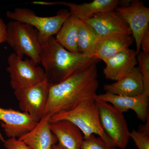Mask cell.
Wrapping results in <instances>:
<instances>
[{"label": "cell", "instance_id": "3957f363", "mask_svg": "<svg viewBox=\"0 0 149 149\" xmlns=\"http://www.w3.org/2000/svg\"><path fill=\"white\" fill-rule=\"evenodd\" d=\"M96 99L85 100L70 110L52 116L50 118V122L68 120L81 130L84 139H87L91 135L96 134L106 143L116 146L102 128L97 108L95 102Z\"/></svg>", "mask_w": 149, "mask_h": 149}, {"label": "cell", "instance_id": "52a82bcc", "mask_svg": "<svg viewBox=\"0 0 149 149\" xmlns=\"http://www.w3.org/2000/svg\"><path fill=\"white\" fill-rule=\"evenodd\" d=\"M8 63L10 83L14 91L32 87L46 79L44 69L31 59L24 60L14 53L8 56Z\"/></svg>", "mask_w": 149, "mask_h": 149}, {"label": "cell", "instance_id": "4fadbf2b", "mask_svg": "<svg viewBox=\"0 0 149 149\" xmlns=\"http://www.w3.org/2000/svg\"><path fill=\"white\" fill-rule=\"evenodd\" d=\"M120 3L118 0H94L80 4L66 2L36 1L39 5H63L68 7L70 12L81 21H85L96 14L114 10Z\"/></svg>", "mask_w": 149, "mask_h": 149}, {"label": "cell", "instance_id": "ba28073f", "mask_svg": "<svg viewBox=\"0 0 149 149\" xmlns=\"http://www.w3.org/2000/svg\"><path fill=\"white\" fill-rule=\"evenodd\" d=\"M122 5L115 10L128 25L136 44L137 55L141 52L142 37L149 28V8L139 1H120Z\"/></svg>", "mask_w": 149, "mask_h": 149}, {"label": "cell", "instance_id": "30bf717a", "mask_svg": "<svg viewBox=\"0 0 149 149\" xmlns=\"http://www.w3.org/2000/svg\"><path fill=\"white\" fill-rule=\"evenodd\" d=\"M0 123L6 136L18 139L35 127L37 122L27 113L0 107ZM0 140L5 141L0 132Z\"/></svg>", "mask_w": 149, "mask_h": 149}, {"label": "cell", "instance_id": "ac0fdd59", "mask_svg": "<svg viewBox=\"0 0 149 149\" xmlns=\"http://www.w3.org/2000/svg\"><path fill=\"white\" fill-rule=\"evenodd\" d=\"M134 41L133 36L130 35H115L100 38L96 57L104 62L121 51L129 48Z\"/></svg>", "mask_w": 149, "mask_h": 149}, {"label": "cell", "instance_id": "e0dca14e", "mask_svg": "<svg viewBox=\"0 0 149 149\" xmlns=\"http://www.w3.org/2000/svg\"><path fill=\"white\" fill-rule=\"evenodd\" d=\"M106 93L117 95L136 97L143 93V78L139 67L114 83L104 85Z\"/></svg>", "mask_w": 149, "mask_h": 149}, {"label": "cell", "instance_id": "2e32d148", "mask_svg": "<svg viewBox=\"0 0 149 149\" xmlns=\"http://www.w3.org/2000/svg\"><path fill=\"white\" fill-rule=\"evenodd\" d=\"M49 127L61 149H80L84 140L83 134L72 122L64 120L50 122Z\"/></svg>", "mask_w": 149, "mask_h": 149}, {"label": "cell", "instance_id": "6da1fadb", "mask_svg": "<svg viewBox=\"0 0 149 149\" xmlns=\"http://www.w3.org/2000/svg\"><path fill=\"white\" fill-rule=\"evenodd\" d=\"M93 63L55 85H50L44 116L68 111L80 102L97 98L99 86L97 64Z\"/></svg>", "mask_w": 149, "mask_h": 149}, {"label": "cell", "instance_id": "cb8c5ba5", "mask_svg": "<svg viewBox=\"0 0 149 149\" xmlns=\"http://www.w3.org/2000/svg\"><path fill=\"white\" fill-rule=\"evenodd\" d=\"M6 149H31L22 141L16 138H9L3 142Z\"/></svg>", "mask_w": 149, "mask_h": 149}, {"label": "cell", "instance_id": "9c48e42d", "mask_svg": "<svg viewBox=\"0 0 149 149\" xmlns=\"http://www.w3.org/2000/svg\"><path fill=\"white\" fill-rule=\"evenodd\" d=\"M50 84L47 80L32 87L14 91L19 106L36 122L44 116Z\"/></svg>", "mask_w": 149, "mask_h": 149}, {"label": "cell", "instance_id": "8992f818", "mask_svg": "<svg viewBox=\"0 0 149 149\" xmlns=\"http://www.w3.org/2000/svg\"><path fill=\"white\" fill-rule=\"evenodd\" d=\"M95 102L103 130L116 146L125 149L128 145L130 132L123 113L109 103L97 98Z\"/></svg>", "mask_w": 149, "mask_h": 149}, {"label": "cell", "instance_id": "d6986e66", "mask_svg": "<svg viewBox=\"0 0 149 149\" xmlns=\"http://www.w3.org/2000/svg\"><path fill=\"white\" fill-rule=\"evenodd\" d=\"M79 19L71 14L56 34V40L67 50L79 53L77 46Z\"/></svg>", "mask_w": 149, "mask_h": 149}, {"label": "cell", "instance_id": "4316f807", "mask_svg": "<svg viewBox=\"0 0 149 149\" xmlns=\"http://www.w3.org/2000/svg\"><path fill=\"white\" fill-rule=\"evenodd\" d=\"M52 149H61L58 146V145H57V144H56V145H54V146L53 147Z\"/></svg>", "mask_w": 149, "mask_h": 149}, {"label": "cell", "instance_id": "ffe728a7", "mask_svg": "<svg viewBox=\"0 0 149 149\" xmlns=\"http://www.w3.org/2000/svg\"><path fill=\"white\" fill-rule=\"evenodd\" d=\"M100 39L91 27L79 19L77 38L79 53L88 56L96 57Z\"/></svg>", "mask_w": 149, "mask_h": 149}, {"label": "cell", "instance_id": "277c9868", "mask_svg": "<svg viewBox=\"0 0 149 149\" xmlns=\"http://www.w3.org/2000/svg\"><path fill=\"white\" fill-rule=\"evenodd\" d=\"M6 42L20 58L28 56L37 64H40L41 46L37 31L26 23L11 20L6 24Z\"/></svg>", "mask_w": 149, "mask_h": 149}, {"label": "cell", "instance_id": "7c38bea8", "mask_svg": "<svg viewBox=\"0 0 149 149\" xmlns=\"http://www.w3.org/2000/svg\"><path fill=\"white\" fill-rule=\"evenodd\" d=\"M149 96L143 93L136 97L117 95L106 93L97 95V99L111 104L118 111L123 113L132 110L137 117L143 122H146L149 116Z\"/></svg>", "mask_w": 149, "mask_h": 149}, {"label": "cell", "instance_id": "5bb4252c", "mask_svg": "<svg viewBox=\"0 0 149 149\" xmlns=\"http://www.w3.org/2000/svg\"><path fill=\"white\" fill-rule=\"evenodd\" d=\"M50 118L44 116L33 129L17 139L31 149H52L58 140L50 128Z\"/></svg>", "mask_w": 149, "mask_h": 149}, {"label": "cell", "instance_id": "7a4b0ae2", "mask_svg": "<svg viewBox=\"0 0 149 149\" xmlns=\"http://www.w3.org/2000/svg\"><path fill=\"white\" fill-rule=\"evenodd\" d=\"M40 63L50 85H55L65 80L77 70L100 60L67 50L52 37L40 43Z\"/></svg>", "mask_w": 149, "mask_h": 149}, {"label": "cell", "instance_id": "8fae6325", "mask_svg": "<svg viewBox=\"0 0 149 149\" xmlns=\"http://www.w3.org/2000/svg\"><path fill=\"white\" fill-rule=\"evenodd\" d=\"M83 22L100 38L115 35H132L128 25L115 10L96 14Z\"/></svg>", "mask_w": 149, "mask_h": 149}, {"label": "cell", "instance_id": "484cf974", "mask_svg": "<svg viewBox=\"0 0 149 149\" xmlns=\"http://www.w3.org/2000/svg\"><path fill=\"white\" fill-rule=\"evenodd\" d=\"M6 24L0 17V45L4 43L6 41Z\"/></svg>", "mask_w": 149, "mask_h": 149}, {"label": "cell", "instance_id": "603a6c76", "mask_svg": "<svg viewBox=\"0 0 149 149\" xmlns=\"http://www.w3.org/2000/svg\"><path fill=\"white\" fill-rule=\"evenodd\" d=\"M117 147L106 143L100 137L95 135L84 139L80 149H117Z\"/></svg>", "mask_w": 149, "mask_h": 149}, {"label": "cell", "instance_id": "44dd1931", "mask_svg": "<svg viewBox=\"0 0 149 149\" xmlns=\"http://www.w3.org/2000/svg\"><path fill=\"white\" fill-rule=\"evenodd\" d=\"M146 124L141 125L138 130L133 129L130 133V138L139 149H149V116Z\"/></svg>", "mask_w": 149, "mask_h": 149}, {"label": "cell", "instance_id": "9a60e30c", "mask_svg": "<svg viewBox=\"0 0 149 149\" xmlns=\"http://www.w3.org/2000/svg\"><path fill=\"white\" fill-rule=\"evenodd\" d=\"M137 56L136 51L128 48L107 59L104 62L105 78L116 81L131 72L138 63Z\"/></svg>", "mask_w": 149, "mask_h": 149}, {"label": "cell", "instance_id": "d4e9b609", "mask_svg": "<svg viewBox=\"0 0 149 149\" xmlns=\"http://www.w3.org/2000/svg\"><path fill=\"white\" fill-rule=\"evenodd\" d=\"M141 47L143 52L149 53V28L146 30L142 37Z\"/></svg>", "mask_w": 149, "mask_h": 149}, {"label": "cell", "instance_id": "5b68a950", "mask_svg": "<svg viewBox=\"0 0 149 149\" xmlns=\"http://www.w3.org/2000/svg\"><path fill=\"white\" fill-rule=\"evenodd\" d=\"M71 15L70 12L62 10L55 16L40 17L29 9L18 8L6 13L7 17L12 20L26 23L34 27L37 31L40 43L56 35Z\"/></svg>", "mask_w": 149, "mask_h": 149}, {"label": "cell", "instance_id": "7402d4cb", "mask_svg": "<svg viewBox=\"0 0 149 149\" xmlns=\"http://www.w3.org/2000/svg\"><path fill=\"white\" fill-rule=\"evenodd\" d=\"M137 63L143 83V94L149 96V53L140 52L137 57Z\"/></svg>", "mask_w": 149, "mask_h": 149}]
</instances>
